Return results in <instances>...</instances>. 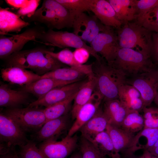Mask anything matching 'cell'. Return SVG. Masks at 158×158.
Instances as JSON below:
<instances>
[{"instance_id":"21","label":"cell","mask_w":158,"mask_h":158,"mask_svg":"<svg viewBox=\"0 0 158 158\" xmlns=\"http://www.w3.org/2000/svg\"><path fill=\"white\" fill-rule=\"evenodd\" d=\"M108 120L99 108L94 116L80 129L81 136L91 142L100 133L105 131Z\"/></svg>"},{"instance_id":"33","label":"cell","mask_w":158,"mask_h":158,"mask_svg":"<svg viewBox=\"0 0 158 158\" xmlns=\"http://www.w3.org/2000/svg\"><path fill=\"white\" fill-rule=\"evenodd\" d=\"M67 8L74 16L85 11H91L94 0H56Z\"/></svg>"},{"instance_id":"28","label":"cell","mask_w":158,"mask_h":158,"mask_svg":"<svg viewBox=\"0 0 158 158\" xmlns=\"http://www.w3.org/2000/svg\"><path fill=\"white\" fill-rule=\"evenodd\" d=\"M27 20L36 21L45 25L49 29L60 30L59 21L54 11L44 0L42 6L37 9L34 15Z\"/></svg>"},{"instance_id":"31","label":"cell","mask_w":158,"mask_h":158,"mask_svg":"<svg viewBox=\"0 0 158 158\" xmlns=\"http://www.w3.org/2000/svg\"><path fill=\"white\" fill-rule=\"evenodd\" d=\"M55 11L58 19L60 29L73 27L74 16L70 12L56 0H45Z\"/></svg>"},{"instance_id":"7","label":"cell","mask_w":158,"mask_h":158,"mask_svg":"<svg viewBox=\"0 0 158 158\" xmlns=\"http://www.w3.org/2000/svg\"><path fill=\"white\" fill-rule=\"evenodd\" d=\"M0 139L1 143L6 144L5 147L0 150L1 155L11 152L14 147H21L29 141L25 132L4 113L0 114Z\"/></svg>"},{"instance_id":"32","label":"cell","mask_w":158,"mask_h":158,"mask_svg":"<svg viewBox=\"0 0 158 158\" xmlns=\"http://www.w3.org/2000/svg\"><path fill=\"white\" fill-rule=\"evenodd\" d=\"M144 126L143 116L138 111L130 110L124 119L121 128L134 133L142 130Z\"/></svg>"},{"instance_id":"24","label":"cell","mask_w":158,"mask_h":158,"mask_svg":"<svg viewBox=\"0 0 158 158\" xmlns=\"http://www.w3.org/2000/svg\"><path fill=\"white\" fill-rule=\"evenodd\" d=\"M28 93L23 90L12 89L6 84L0 86V106L8 108H19L28 98Z\"/></svg>"},{"instance_id":"36","label":"cell","mask_w":158,"mask_h":158,"mask_svg":"<svg viewBox=\"0 0 158 158\" xmlns=\"http://www.w3.org/2000/svg\"><path fill=\"white\" fill-rule=\"evenodd\" d=\"M140 97L141 96L139 91L133 86L126 83L119 88L118 99L128 108L131 102Z\"/></svg>"},{"instance_id":"17","label":"cell","mask_w":158,"mask_h":158,"mask_svg":"<svg viewBox=\"0 0 158 158\" xmlns=\"http://www.w3.org/2000/svg\"><path fill=\"white\" fill-rule=\"evenodd\" d=\"M91 11L105 26L117 30L123 24L117 18L114 9L107 0H94L91 8Z\"/></svg>"},{"instance_id":"25","label":"cell","mask_w":158,"mask_h":158,"mask_svg":"<svg viewBox=\"0 0 158 158\" xmlns=\"http://www.w3.org/2000/svg\"><path fill=\"white\" fill-rule=\"evenodd\" d=\"M96 87V79L93 73L88 76L77 92L74 99L71 116L75 119L80 109L89 100Z\"/></svg>"},{"instance_id":"46","label":"cell","mask_w":158,"mask_h":158,"mask_svg":"<svg viewBox=\"0 0 158 158\" xmlns=\"http://www.w3.org/2000/svg\"><path fill=\"white\" fill-rule=\"evenodd\" d=\"M152 154L147 150H144L142 154L138 158H151Z\"/></svg>"},{"instance_id":"44","label":"cell","mask_w":158,"mask_h":158,"mask_svg":"<svg viewBox=\"0 0 158 158\" xmlns=\"http://www.w3.org/2000/svg\"><path fill=\"white\" fill-rule=\"evenodd\" d=\"M6 3L10 6L16 9H19L26 6L29 0H6Z\"/></svg>"},{"instance_id":"11","label":"cell","mask_w":158,"mask_h":158,"mask_svg":"<svg viewBox=\"0 0 158 158\" xmlns=\"http://www.w3.org/2000/svg\"><path fill=\"white\" fill-rule=\"evenodd\" d=\"M106 27L95 15H88L82 12L74 16L72 28L74 33L84 41L90 44Z\"/></svg>"},{"instance_id":"42","label":"cell","mask_w":158,"mask_h":158,"mask_svg":"<svg viewBox=\"0 0 158 158\" xmlns=\"http://www.w3.org/2000/svg\"><path fill=\"white\" fill-rule=\"evenodd\" d=\"M73 54L75 60L80 64L86 63L90 54L87 50L83 48L76 49Z\"/></svg>"},{"instance_id":"35","label":"cell","mask_w":158,"mask_h":158,"mask_svg":"<svg viewBox=\"0 0 158 158\" xmlns=\"http://www.w3.org/2000/svg\"><path fill=\"white\" fill-rule=\"evenodd\" d=\"M135 22L152 32H158V5L152 8Z\"/></svg>"},{"instance_id":"39","label":"cell","mask_w":158,"mask_h":158,"mask_svg":"<svg viewBox=\"0 0 158 158\" xmlns=\"http://www.w3.org/2000/svg\"><path fill=\"white\" fill-rule=\"evenodd\" d=\"M142 110L144 121V128H158V108L146 107Z\"/></svg>"},{"instance_id":"4","label":"cell","mask_w":158,"mask_h":158,"mask_svg":"<svg viewBox=\"0 0 158 158\" xmlns=\"http://www.w3.org/2000/svg\"><path fill=\"white\" fill-rule=\"evenodd\" d=\"M109 65L121 71L127 78L149 71L156 66L150 56L132 49L121 48L118 49L114 60Z\"/></svg>"},{"instance_id":"47","label":"cell","mask_w":158,"mask_h":158,"mask_svg":"<svg viewBox=\"0 0 158 158\" xmlns=\"http://www.w3.org/2000/svg\"><path fill=\"white\" fill-rule=\"evenodd\" d=\"M69 158H82L80 150L73 154Z\"/></svg>"},{"instance_id":"29","label":"cell","mask_w":158,"mask_h":158,"mask_svg":"<svg viewBox=\"0 0 158 158\" xmlns=\"http://www.w3.org/2000/svg\"><path fill=\"white\" fill-rule=\"evenodd\" d=\"M90 142L104 157L121 158L116 154L111 138L106 130L98 134Z\"/></svg>"},{"instance_id":"18","label":"cell","mask_w":158,"mask_h":158,"mask_svg":"<svg viewBox=\"0 0 158 158\" xmlns=\"http://www.w3.org/2000/svg\"><path fill=\"white\" fill-rule=\"evenodd\" d=\"M158 139V128H144L135 135L128 149L123 154L126 157L141 149L148 150Z\"/></svg>"},{"instance_id":"12","label":"cell","mask_w":158,"mask_h":158,"mask_svg":"<svg viewBox=\"0 0 158 158\" xmlns=\"http://www.w3.org/2000/svg\"><path fill=\"white\" fill-rule=\"evenodd\" d=\"M78 140L76 134L71 136L67 135L59 141H43L38 148L47 158H66L76 149Z\"/></svg>"},{"instance_id":"49","label":"cell","mask_w":158,"mask_h":158,"mask_svg":"<svg viewBox=\"0 0 158 158\" xmlns=\"http://www.w3.org/2000/svg\"><path fill=\"white\" fill-rule=\"evenodd\" d=\"M154 101L156 104L158 106V90L154 99Z\"/></svg>"},{"instance_id":"54","label":"cell","mask_w":158,"mask_h":158,"mask_svg":"<svg viewBox=\"0 0 158 158\" xmlns=\"http://www.w3.org/2000/svg\"></svg>"},{"instance_id":"3","label":"cell","mask_w":158,"mask_h":158,"mask_svg":"<svg viewBox=\"0 0 158 158\" xmlns=\"http://www.w3.org/2000/svg\"><path fill=\"white\" fill-rule=\"evenodd\" d=\"M116 32L120 48L132 49L151 56L152 32L135 21L123 23Z\"/></svg>"},{"instance_id":"38","label":"cell","mask_w":158,"mask_h":158,"mask_svg":"<svg viewBox=\"0 0 158 158\" xmlns=\"http://www.w3.org/2000/svg\"><path fill=\"white\" fill-rule=\"evenodd\" d=\"M79 145L82 158H105L90 141L82 136Z\"/></svg>"},{"instance_id":"9","label":"cell","mask_w":158,"mask_h":158,"mask_svg":"<svg viewBox=\"0 0 158 158\" xmlns=\"http://www.w3.org/2000/svg\"><path fill=\"white\" fill-rule=\"evenodd\" d=\"M126 83L136 88L140 92L145 107L150 105L158 90V68L127 78Z\"/></svg>"},{"instance_id":"37","label":"cell","mask_w":158,"mask_h":158,"mask_svg":"<svg viewBox=\"0 0 158 158\" xmlns=\"http://www.w3.org/2000/svg\"><path fill=\"white\" fill-rule=\"evenodd\" d=\"M17 154L20 158H47L36 146L35 142L30 140L20 147Z\"/></svg>"},{"instance_id":"34","label":"cell","mask_w":158,"mask_h":158,"mask_svg":"<svg viewBox=\"0 0 158 158\" xmlns=\"http://www.w3.org/2000/svg\"><path fill=\"white\" fill-rule=\"evenodd\" d=\"M47 52L61 63L70 67L83 69H86L89 67L88 65L80 64L78 63L74 58L73 52L68 48H65L57 52H54L48 49Z\"/></svg>"},{"instance_id":"23","label":"cell","mask_w":158,"mask_h":158,"mask_svg":"<svg viewBox=\"0 0 158 158\" xmlns=\"http://www.w3.org/2000/svg\"><path fill=\"white\" fill-rule=\"evenodd\" d=\"M72 83H73L58 80L51 78H42L22 86L20 90L33 95L38 99L54 88Z\"/></svg>"},{"instance_id":"53","label":"cell","mask_w":158,"mask_h":158,"mask_svg":"<svg viewBox=\"0 0 158 158\" xmlns=\"http://www.w3.org/2000/svg\"><path fill=\"white\" fill-rule=\"evenodd\" d=\"M155 61L156 63V64L158 65V57L157 58Z\"/></svg>"},{"instance_id":"19","label":"cell","mask_w":158,"mask_h":158,"mask_svg":"<svg viewBox=\"0 0 158 158\" xmlns=\"http://www.w3.org/2000/svg\"><path fill=\"white\" fill-rule=\"evenodd\" d=\"M112 141L116 154L121 157L128 149L135 136L134 133L108 124L106 130Z\"/></svg>"},{"instance_id":"14","label":"cell","mask_w":158,"mask_h":158,"mask_svg":"<svg viewBox=\"0 0 158 158\" xmlns=\"http://www.w3.org/2000/svg\"><path fill=\"white\" fill-rule=\"evenodd\" d=\"M71 116L68 114L46 122L34 135L36 140L42 142L48 140H56L61 135L69 130Z\"/></svg>"},{"instance_id":"20","label":"cell","mask_w":158,"mask_h":158,"mask_svg":"<svg viewBox=\"0 0 158 158\" xmlns=\"http://www.w3.org/2000/svg\"><path fill=\"white\" fill-rule=\"evenodd\" d=\"M28 22L22 20L17 14L8 8H0V31L1 35L9 32L18 33L24 28L30 25Z\"/></svg>"},{"instance_id":"5","label":"cell","mask_w":158,"mask_h":158,"mask_svg":"<svg viewBox=\"0 0 158 158\" xmlns=\"http://www.w3.org/2000/svg\"><path fill=\"white\" fill-rule=\"evenodd\" d=\"M38 40H39V43L45 45L60 48H84L87 50L96 60L99 61L102 58L90 46L87 45L85 41L73 32L49 29L46 31L44 30L42 33L38 37Z\"/></svg>"},{"instance_id":"22","label":"cell","mask_w":158,"mask_h":158,"mask_svg":"<svg viewBox=\"0 0 158 158\" xmlns=\"http://www.w3.org/2000/svg\"><path fill=\"white\" fill-rule=\"evenodd\" d=\"M103 110L109 124L121 128L130 110L118 99L104 102Z\"/></svg>"},{"instance_id":"26","label":"cell","mask_w":158,"mask_h":158,"mask_svg":"<svg viewBox=\"0 0 158 158\" xmlns=\"http://www.w3.org/2000/svg\"><path fill=\"white\" fill-rule=\"evenodd\" d=\"M123 24L135 20L138 14L135 0H108Z\"/></svg>"},{"instance_id":"6","label":"cell","mask_w":158,"mask_h":158,"mask_svg":"<svg viewBox=\"0 0 158 158\" xmlns=\"http://www.w3.org/2000/svg\"><path fill=\"white\" fill-rule=\"evenodd\" d=\"M4 113L25 132H37L46 122L44 109L39 107L8 108Z\"/></svg>"},{"instance_id":"40","label":"cell","mask_w":158,"mask_h":158,"mask_svg":"<svg viewBox=\"0 0 158 158\" xmlns=\"http://www.w3.org/2000/svg\"><path fill=\"white\" fill-rule=\"evenodd\" d=\"M40 1L39 0H29L27 5L19 9L16 14L20 17L30 18L37 10Z\"/></svg>"},{"instance_id":"1","label":"cell","mask_w":158,"mask_h":158,"mask_svg":"<svg viewBox=\"0 0 158 158\" xmlns=\"http://www.w3.org/2000/svg\"><path fill=\"white\" fill-rule=\"evenodd\" d=\"M47 49L37 47L15 53L6 59L7 66L29 69L40 76L57 69L67 67L47 53Z\"/></svg>"},{"instance_id":"51","label":"cell","mask_w":158,"mask_h":158,"mask_svg":"<svg viewBox=\"0 0 158 158\" xmlns=\"http://www.w3.org/2000/svg\"><path fill=\"white\" fill-rule=\"evenodd\" d=\"M125 158H138V157H136L133 154L130 156H128L125 157Z\"/></svg>"},{"instance_id":"8","label":"cell","mask_w":158,"mask_h":158,"mask_svg":"<svg viewBox=\"0 0 158 158\" xmlns=\"http://www.w3.org/2000/svg\"><path fill=\"white\" fill-rule=\"evenodd\" d=\"M44 30L39 27L26 29L20 34L10 35V37L1 35L0 37V57L6 59L11 55L19 51L29 42H39L38 38Z\"/></svg>"},{"instance_id":"50","label":"cell","mask_w":158,"mask_h":158,"mask_svg":"<svg viewBox=\"0 0 158 158\" xmlns=\"http://www.w3.org/2000/svg\"><path fill=\"white\" fill-rule=\"evenodd\" d=\"M12 158H20L18 155L17 153L16 152H14L12 153Z\"/></svg>"},{"instance_id":"48","label":"cell","mask_w":158,"mask_h":158,"mask_svg":"<svg viewBox=\"0 0 158 158\" xmlns=\"http://www.w3.org/2000/svg\"><path fill=\"white\" fill-rule=\"evenodd\" d=\"M12 153L11 152L7 154L1 155L0 158H12Z\"/></svg>"},{"instance_id":"13","label":"cell","mask_w":158,"mask_h":158,"mask_svg":"<svg viewBox=\"0 0 158 158\" xmlns=\"http://www.w3.org/2000/svg\"><path fill=\"white\" fill-rule=\"evenodd\" d=\"M87 78L54 88L41 98L30 103L28 107L44 106L46 108L63 101L77 93Z\"/></svg>"},{"instance_id":"30","label":"cell","mask_w":158,"mask_h":158,"mask_svg":"<svg viewBox=\"0 0 158 158\" xmlns=\"http://www.w3.org/2000/svg\"><path fill=\"white\" fill-rule=\"evenodd\" d=\"M77 93L63 101L46 107L44 109L46 118V122L68 114L71 108L72 102L74 100Z\"/></svg>"},{"instance_id":"43","label":"cell","mask_w":158,"mask_h":158,"mask_svg":"<svg viewBox=\"0 0 158 158\" xmlns=\"http://www.w3.org/2000/svg\"><path fill=\"white\" fill-rule=\"evenodd\" d=\"M152 46L151 56L155 61L158 57V32H152Z\"/></svg>"},{"instance_id":"2","label":"cell","mask_w":158,"mask_h":158,"mask_svg":"<svg viewBox=\"0 0 158 158\" xmlns=\"http://www.w3.org/2000/svg\"><path fill=\"white\" fill-rule=\"evenodd\" d=\"M92 69L96 79L94 91L101 95L104 102L118 99L120 87L126 83V75L109 65L102 57L92 63Z\"/></svg>"},{"instance_id":"45","label":"cell","mask_w":158,"mask_h":158,"mask_svg":"<svg viewBox=\"0 0 158 158\" xmlns=\"http://www.w3.org/2000/svg\"><path fill=\"white\" fill-rule=\"evenodd\" d=\"M147 150L152 155L158 157V139L152 147Z\"/></svg>"},{"instance_id":"10","label":"cell","mask_w":158,"mask_h":158,"mask_svg":"<svg viewBox=\"0 0 158 158\" xmlns=\"http://www.w3.org/2000/svg\"><path fill=\"white\" fill-rule=\"evenodd\" d=\"M90 44L94 50L100 54L109 65L115 59L120 48L116 31L113 28L107 26L98 34Z\"/></svg>"},{"instance_id":"52","label":"cell","mask_w":158,"mask_h":158,"mask_svg":"<svg viewBox=\"0 0 158 158\" xmlns=\"http://www.w3.org/2000/svg\"><path fill=\"white\" fill-rule=\"evenodd\" d=\"M151 158H158V157L155 156L152 154Z\"/></svg>"},{"instance_id":"16","label":"cell","mask_w":158,"mask_h":158,"mask_svg":"<svg viewBox=\"0 0 158 158\" xmlns=\"http://www.w3.org/2000/svg\"><path fill=\"white\" fill-rule=\"evenodd\" d=\"M3 80L13 84L23 86L34 82L41 78L34 72L17 66H6L1 69Z\"/></svg>"},{"instance_id":"27","label":"cell","mask_w":158,"mask_h":158,"mask_svg":"<svg viewBox=\"0 0 158 158\" xmlns=\"http://www.w3.org/2000/svg\"><path fill=\"white\" fill-rule=\"evenodd\" d=\"M88 77L84 69L78 68L65 67L48 72L41 78H49L58 80L74 83L84 79Z\"/></svg>"},{"instance_id":"41","label":"cell","mask_w":158,"mask_h":158,"mask_svg":"<svg viewBox=\"0 0 158 158\" xmlns=\"http://www.w3.org/2000/svg\"><path fill=\"white\" fill-rule=\"evenodd\" d=\"M135 2L138 11L136 19L142 17L149 10L158 5V0H135Z\"/></svg>"},{"instance_id":"15","label":"cell","mask_w":158,"mask_h":158,"mask_svg":"<svg viewBox=\"0 0 158 158\" xmlns=\"http://www.w3.org/2000/svg\"><path fill=\"white\" fill-rule=\"evenodd\" d=\"M103 100L101 95L94 91L88 101L79 110L75 121L71 126L67 135L72 136L80 130L95 114L99 108Z\"/></svg>"}]
</instances>
